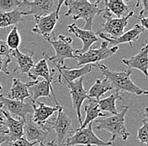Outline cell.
<instances>
[{"label":"cell","instance_id":"cell-1","mask_svg":"<svg viewBox=\"0 0 148 146\" xmlns=\"http://www.w3.org/2000/svg\"><path fill=\"white\" fill-rule=\"evenodd\" d=\"M94 68H97L111 84L113 90L117 92H128L133 95H148V91L141 90V88L136 85L130 80L131 70H124L120 72H114L109 69V68L103 64H94Z\"/></svg>","mask_w":148,"mask_h":146},{"label":"cell","instance_id":"cell-2","mask_svg":"<svg viewBox=\"0 0 148 146\" xmlns=\"http://www.w3.org/2000/svg\"><path fill=\"white\" fill-rule=\"evenodd\" d=\"M100 1L90 3L88 0H67L64 1V4L67 7L65 13L66 16H72L73 20L82 19L85 21V30H92V20L94 17L103 13V9L99 8Z\"/></svg>","mask_w":148,"mask_h":146},{"label":"cell","instance_id":"cell-3","mask_svg":"<svg viewBox=\"0 0 148 146\" xmlns=\"http://www.w3.org/2000/svg\"><path fill=\"white\" fill-rule=\"evenodd\" d=\"M129 107L123 106L120 112L116 115H113L109 118H101L97 119V130H104L111 134L110 142L113 143L117 138H120L122 140H126L130 136V133L126 130L125 124V114L128 111Z\"/></svg>","mask_w":148,"mask_h":146},{"label":"cell","instance_id":"cell-4","mask_svg":"<svg viewBox=\"0 0 148 146\" xmlns=\"http://www.w3.org/2000/svg\"><path fill=\"white\" fill-rule=\"evenodd\" d=\"M55 50V55L53 57H49L46 53H43L46 60L52 62L54 65L62 67L64 65L65 59L67 58H75V50L72 46L73 38L70 37H64L62 35H59L58 39L56 40L55 37L53 40L47 39L46 40Z\"/></svg>","mask_w":148,"mask_h":146},{"label":"cell","instance_id":"cell-5","mask_svg":"<svg viewBox=\"0 0 148 146\" xmlns=\"http://www.w3.org/2000/svg\"><path fill=\"white\" fill-rule=\"evenodd\" d=\"M118 46L109 47V43L105 41L102 42L99 48L90 47L83 54H75V58L77 61V66H84L88 64H97L100 61L107 59L118 51Z\"/></svg>","mask_w":148,"mask_h":146},{"label":"cell","instance_id":"cell-6","mask_svg":"<svg viewBox=\"0 0 148 146\" xmlns=\"http://www.w3.org/2000/svg\"><path fill=\"white\" fill-rule=\"evenodd\" d=\"M112 144L110 141L105 142L98 137L92 130V123H89L85 128L75 129L73 134L66 140L64 145L66 146H110Z\"/></svg>","mask_w":148,"mask_h":146},{"label":"cell","instance_id":"cell-7","mask_svg":"<svg viewBox=\"0 0 148 146\" xmlns=\"http://www.w3.org/2000/svg\"><path fill=\"white\" fill-rule=\"evenodd\" d=\"M60 1L57 0H24L21 2L18 9L24 15H34L35 19L44 17L51 15L57 9Z\"/></svg>","mask_w":148,"mask_h":146},{"label":"cell","instance_id":"cell-8","mask_svg":"<svg viewBox=\"0 0 148 146\" xmlns=\"http://www.w3.org/2000/svg\"><path fill=\"white\" fill-rule=\"evenodd\" d=\"M46 125L51 126L50 128L55 130L56 139H54L56 145H64L66 140L74 133L75 129L73 127L72 118L67 116L64 111L63 108L57 111V116L52 122L47 121Z\"/></svg>","mask_w":148,"mask_h":146},{"label":"cell","instance_id":"cell-9","mask_svg":"<svg viewBox=\"0 0 148 146\" xmlns=\"http://www.w3.org/2000/svg\"><path fill=\"white\" fill-rule=\"evenodd\" d=\"M62 4H64V1H60L57 9L53 13L44 17L36 18V26L32 28L31 31L36 34L41 35L46 40L51 39V35L53 36L54 29L59 20V11Z\"/></svg>","mask_w":148,"mask_h":146},{"label":"cell","instance_id":"cell-10","mask_svg":"<svg viewBox=\"0 0 148 146\" xmlns=\"http://www.w3.org/2000/svg\"><path fill=\"white\" fill-rule=\"evenodd\" d=\"M0 102L3 105V109L14 118H21L25 120L29 114H33L32 101L29 100V102L18 101L8 99L3 95L0 97Z\"/></svg>","mask_w":148,"mask_h":146},{"label":"cell","instance_id":"cell-11","mask_svg":"<svg viewBox=\"0 0 148 146\" xmlns=\"http://www.w3.org/2000/svg\"><path fill=\"white\" fill-rule=\"evenodd\" d=\"M66 84H67L70 95H71L73 107L74 110L76 111L78 122L80 123V126H81L83 123L82 115H81V107H82L83 101L86 99L88 100V91L83 87V77L75 80L74 82H66Z\"/></svg>","mask_w":148,"mask_h":146},{"label":"cell","instance_id":"cell-12","mask_svg":"<svg viewBox=\"0 0 148 146\" xmlns=\"http://www.w3.org/2000/svg\"><path fill=\"white\" fill-rule=\"evenodd\" d=\"M134 15V13L130 11L129 15L123 18H115L113 16H105L103 18L105 22L102 25V33L105 34L110 38H117L120 37L126 27L129 19Z\"/></svg>","mask_w":148,"mask_h":146},{"label":"cell","instance_id":"cell-13","mask_svg":"<svg viewBox=\"0 0 148 146\" xmlns=\"http://www.w3.org/2000/svg\"><path fill=\"white\" fill-rule=\"evenodd\" d=\"M51 128L47 125H40L36 123L31 119V117H28L25 119L24 125V135L29 142H37L39 144L46 140Z\"/></svg>","mask_w":148,"mask_h":146},{"label":"cell","instance_id":"cell-14","mask_svg":"<svg viewBox=\"0 0 148 146\" xmlns=\"http://www.w3.org/2000/svg\"><path fill=\"white\" fill-rule=\"evenodd\" d=\"M144 28L141 26H140L139 24H136L134 26V27L132 29L129 30L126 32H124L120 37L117 38H110L108 37L105 34L102 33L100 31H99L97 34L99 35V37L103 41L107 42L109 44H110L113 46H118V45L120 44H125V43H128L130 46H132V42L137 41L139 37L140 36L141 33H143L144 31Z\"/></svg>","mask_w":148,"mask_h":146},{"label":"cell","instance_id":"cell-15","mask_svg":"<svg viewBox=\"0 0 148 146\" xmlns=\"http://www.w3.org/2000/svg\"><path fill=\"white\" fill-rule=\"evenodd\" d=\"M67 30L69 33L73 34L75 37L79 38L83 42V47L80 50H75L74 54H83L86 53L93 43L99 41L97 34L92 30H85L78 27L76 24L68 25Z\"/></svg>","mask_w":148,"mask_h":146},{"label":"cell","instance_id":"cell-16","mask_svg":"<svg viewBox=\"0 0 148 146\" xmlns=\"http://www.w3.org/2000/svg\"><path fill=\"white\" fill-rule=\"evenodd\" d=\"M121 61L127 67L136 69L148 76V40L145 41L144 45L134 56L127 59H122Z\"/></svg>","mask_w":148,"mask_h":146},{"label":"cell","instance_id":"cell-17","mask_svg":"<svg viewBox=\"0 0 148 146\" xmlns=\"http://www.w3.org/2000/svg\"><path fill=\"white\" fill-rule=\"evenodd\" d=\"M32 107L34 111L31 119L33 120V122L40 125H46L47 121H49V118H51L55 112L62 108V107L61 106L49 107L40 101H32Z\"/></svg>","mask_w":148,"mask_h":146},{"label":"cell","instance_id":"cell-18","mask_svg":"<svg viewBox=\"0 0 148 146\" xmlns=\"http://www.w3.org/2000/svg\"><path fill=\"white\" fill-rule=\"evenodd\" d=\"M58 69V83H62V78L63 77L66 80V82H74L75 80L84 77L85 75H87L88 73H89L92 70V69L94 68V64H88V65H84L83 68L80 69H71L68 67H66L63 65L62 67H59L56 66Z\"/></svg>","mask_w":148,"mask_h":146},{"label":"cell","instance_id":"cell-19","mask_svg":"<svg viewBox=\"0 0 148 146\" xmlns=\"http://www.w3.org/2000/svg\"><path fill=\"white\" fill-rule=\"evenodd\" d=\"M37 81L38 80L23 83L18 78H14L12 80V86L10 88V91L7 94V98L18 101H24L26 99H29L30 95L29 93V88L36 84Z\"/></svg>","mask_w":148,"mask_h":146},{"label":"cell","instance_id":"cell-20","mask_svg":"<svg viewBox=\"0 0 148 146\" xmlns=\"http://www.w3.org/2000/svg\"><path fill=\"white\" fill-rule=\"evenodd\" d=\"M55 73V69H51L47 64L46 58L40 59L36 64L34 65L32 69L30 70L29 73L28 74V77L31 80V81L37 80L38 77H42L44 80L48 82L50 84L52 85L53 81V75Z\"/></svg>","mask_w":148,"mask_h":146},{"label":"cell","instance_id":"cell-21","mask_svg":"<svg viewBox=\"0 0 148 146\" xmlns=\"http://www.w3.org/2000/svg\"><path fill=\"white\" fill-rule=\"evenodd\" d=\"M6 117V122L4 126L8 129L9 136V144L14 142L18 138L23 137L24 135V125L25 120L21 118H14L9 115L8 112L4 111Z\"/></svg>","mask_w":148,"mask_h":146},{"label":"cell","instance_id":"cell-22","mask_svg":"<svg viewBox=\"0 0 148 146\" xmlns=\"http://www.w3.org/2000/svg\"><path fill=\"white\" fill-rule=\"evenodd\" d=\"M51 91L56 102V106H59L52 89V85L46 82V80H38L36 84L29 88V93L30 95L29 100L33 102H36L40 97H51Z\"/></svg>","mask_w":148,"mask_h":146},{"label":"cell","instance_id":"cell-23","mask_svg":"<svg viewBox=\"0 0 148 146\" xmlns=\"http://www.w3.org/2000/svg\"><path fill=\"white\" fill-rule=\"evenodd\" d=\"M11 57H14L17 64V67L14 70V72L18 71L21 73L29 74L35 65V63L33 61V53H31V54H25L22 53L18 49H16L12 50Z\"/></svg>","mask_w":148,"mask_h":146},{"label":"cell","instance_id":"cell-24","mask_svg":"<svg viewBox=\"0 0 148 146\" xmlns=\"http://www.w3.org/2000/svg\"><path fill=\"white\" fill-rule=\"evenodd\" d=\"M103 10L110 13L113 17L123 18L130 13V8L134 5H127L122 0H105Z\"/></svg>","mask_w":148,"mask_h":146},{"label":"cell","instance_id":"cell-25","mask_svg":"<svg viewBox=\"0 0 148 146\" xmlns=\"http://www.w3.org/2000/svg\"><path fill=\"white\" fill-rule=\"evenodd\" d=\"M89 103L87 104L84 107V111L86 113V118L83 122L82 125L79 127V129L85 128L89 123H92L94 120L98 118H105L106 114L103 113L99 108V106L94 100H88Z\"/></svg>","mask_w":148,"mask_h":146},{"label":"cell","instance_id":"cell-26","mask_svg":"<svg viewBox=\"0 0 148 146\" xmlns=\"http://www.w3.org/2000/svg\"><path fill=\"white\" fill-rule=\"evenodd\" d=\"M112 90L113 88L111 84L106 79H103V80L98 79L88 91V100H94L98 101L100 100L101 96H103L106 92Z\"/></svg>","mask_w":148,"mask_h":146},{"label":"cell","instance_id":"cell-27","mask_svg":"<svg viewBox=\"0 0 148 146\" xmlns=\"http://www.w3.org/2000/svg\"><path fill=\"white\" fill-rule=\"evenodd\" d=\"M123 100V97L120 95V92L115 91L114 94H111L110 96L103 98V99H100L96 102L101 111H107L113 115H116L118 111L116 109L115 103L117 100Z\"/></svg>","mask_w":148,"mask_h":146},{"label":"cell","instance_id":"cell-28","mask_svg":"<svg viewBox=\"0 0 148 146\" xmlns=\"http://www.w3.org/2000/svg\"><path fill=\"white\" fill-rule=\"evenodd\" d=\"M23 12L19 9L0 14V28H7L15 26V25L23 21Z\"/></svg>","mask_w":148,"mask_h":146},{"label":"cell","instance_id":"cell-29","mask_svg":"<svg viewBox=\"0 0 148 146\" xmlns=\"http://www.w3.org/2000/svg\"><path fill=\"white\" fill-rule=\"evenodd\" d=\"M6 43L11 50H16L18 48L21 43V37L16 26H13L9 31Z\"/></svg>","mask_w":148,"mask_h":146},{"label":"cell","instance_id":"cell-30","mask_svg":"<svg viewBox=\"0 0 148 146\" xmlns=\"http://www.w3.org/2000/svg\"><path fill=\"white\" fill-rule=\"evenodd\" d=\"M21 2L18 0H0V14L18 9Z\"/></svg>","mask_w":148,"mask_h":146},{"label":"cell","instance_id":"cell-31","mask_svg":"<svg viewBox=\"0 0 148 146\" xmlns=\"http://www.w3.org/2000/svg\"><path fill=\"white\" fill-rule=\"evenodd\" d=\"M137 138L141 145L148 146V119H142V125L137 130Z\"/></svg>","mask_w":148,"mask_h":146},{"label":"cell","instance_id":"cell-32","mask_svg":"<svg viewBox=\"0 0 148 146\" xmlns=\"http://www.w3.org/2000/svg\"><path fill=\"white\" fill-rule=\"evenodd\" d=\"M10 62H11L10 57H0V72H3L5 74L9 75V64Z\"/></svg>","mask_w":148,"mask_h":146},{"label":"cell","instance_id":"cell-33","mask_svg":"<svg viewBox=\"0 0 148 146\" xmlns=\"http://www.w3.org/2000/svg\"><path fill=\"white\" fill-rule=\"evenodd\" d=\"M11 52L12 50L7 45L6 42L0 40V57H6L11 58Z\"/></svg>","mask_w":148,"mask_h":146},{"label":"cell","instance_id":"cell-34","mask_svg":"<svg viewBox=\"0 0 148 146\" xmlns=\"http://www.w3.org/2000/svg\"><path fill=\"white\" fill-rule=\"evenodd\" d=\"M37 144V142H29L26 138L22 137L13 143H10L9 146H36Z\"/></svg>","mask_w":148,"mask_h":146},{"label":"cell","instance_id":"cell-35","mask_svg":"<svg viewBox=\"0 0 148 146\" xmlns=\"http://www.w3.org/2000/svg\"><path fill=\"white\" fill-rule=\"evenodd\" d=\"M139 4H142L143 9L140 11L139 16L140 18H148V0H141L138 1Z\"/></svg>","mask_w":148,"mask_h":146},{"label":"cell","instance_id":"cell-36","mask_svg":"<svg viewBox=\"0 0 148 146\" xmlns=\"http://www.w3.org/2000/svg\"><path fill=\"white\" fill-rule=\"evenodd\" d=\"M6 122V117L4 114V110L3 109V105H0V127H3Z\"/></svg>","mask_w":148,"mask_h":146},{"label":"cell","instance_id":"cell-37","mask_svg":"<svg viewBox=\"0 0 148 146\" xmlns=\"http://www.w3.org/2000/svg\"><path fill=\"white\" fill-rule=\"evenodd\" d=\"M136 18L138 19L139 21L140 22V25L144 29L148 30V18H140L138 16H136Z\"/></svg>","mask_w":148,"mask_h":146},{"label":"cell","instance_id":"cell-38","mask_svg":"<svg viewBox=\"0 0 148 146\" xmlns=\"http://www.w3.org/2000/svg\"><path fill=\"white\" fill-rule=\"evenodd\" d=\"M3 143H9V136L7 134L0 133V145Z\"/></svg>","mask_w":148,"mask_h":146},{"label":"cell","instance_id":"cell-39","mask_svg":"<svg viewBox=\"0 0 148 146\" xmlns=\"http://www.w3.org/2000/svg\"><path fill=\"white\" fill-rule=\"evenodd\" d=\"M48 146H66V145H56L55 142V140H52L51 142H49L48 144Z\"/></svg>","mask_w":148,"mask_h":146},{"label":"cell","instance_id":"cell-40","mask_svg":"<svg viewBox=\"0 0 148 146\" xmlns=\"http://www.w3.org/2000/svg\"><path fill=\"white\" fill-rule=\"evenodd\" d=\"M0 133H2V134H9V132H8V129L7 128H5L4 127H0Z\"/></svg>","mask_w":148,"mask_h":146},{"label":"cell","instance_id":"cell-41","mask_svg":"<svg viewBox=\"0 0 148 146\" xmlns=\"http://www.w3.org/2000/svg\"><path fill=\"white\" fill-rule=\"evenodd\" d=\"M143 116H144L146 118L148 119V107H146V109H145V111H144V114H143Z\"/></svg>","mask_w":148,"mask_h":146},{"label":"cell","instance_id":"cell-42","mask_svg":"<svg viewBox=\"0 0 148 146\" xmlns=\"http://www.w3.org/2000/svg\"><path fill=\"white\" fill-rule=\"evenodd\" d=\"M2 92H3V87H2V85H1V84H0V97H2V96H3Z\"/></svg>","mask_w":148,"mask_h":146},{"label":"cell","instance_id":"cell-43","mask_svg":"<svg viewBox=\"0 0 148 146\" xmlns=\"http://www.w3.org/2000/svg\"><path fill=\"white\" fill-rule=\"evenodd\" d=\"M41 145H42V146H46V145H44V144H42V143H41Z\"/></svg>","mask_w":148,"mask_h":146},{"label":"cell","instance_id":"cell-44","mask_svg":"<svg viewBox=\"0 0 148 146\" xmlns=\"http://www.w3.org/2000/svg\"><path fill=\"white\" fill-rule=\"evenodd\" d=\"M38 146H42V145H41V143H40V145H39Z\"/></svg>","mask_w":148,"mask_h":146},{"label":"cell","instance_id":"cell-45","mask_svg":"<svg viewBox=\"0 0 148 146\" xmlns=\"http://www.w3.org/2000/svg\"><path fill=\"white\" fill-rule=\"evenodd\" d=\"M1 104H2V103H1V102H0V105H1Z\"/></svg>","mask_w":148,"mask_h":146},{"label":"cell","instance_id":"cell-46","mask_svg":"<svg viewBox=\"0 0 148 146\" xmlns=\"http://www.w3.org/2000/svg\"><path fill=\"white\" fill-rule=\"evenodd\" d=\"M86 146H89V145H86Z\"/></svg>","mask_w":148,"mask_h":146},{"label":"cell","instance_id":"cell-47","mask_svg":"<svg viewBox=\"0 0 148 146\" xmlns=\"http://www.w3.org/2000/svg\"><path fill=\"white\" fill-rule=\"evenodd\" d=\"M147 73H148V69H147Z\"/></svg>","mask_w":148,"mask_h":146}]
</instances>
